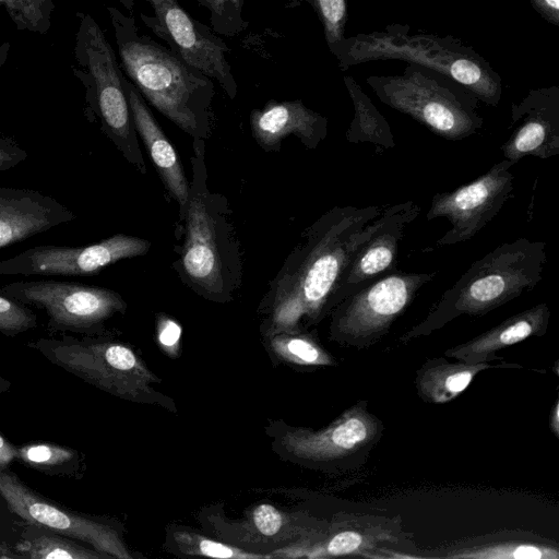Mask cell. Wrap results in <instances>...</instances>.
I'll return each mask as SVG.
<instances>
[{
	"instance_id": "obj_20",
	"label": "cell",
	"mask_w": 559,
	"mask_h": 559,
	"mask_svg": "<svg viewBox=\"0 0 559 559\" xmlns=\"http://www.w3.org/2000/svg\"><path fill=\"white\" fill-rule=\"evenodd\" d=\"M249 122L253 138L267 152H278L288 135L297 136L305 146L314 150L328 134V119L300 99H271L261 109L251 111Z\"/></svg>"
},
{
	"instance_id": "obj_2",
	"label": "cell",
	"mask_w": 559,
	"mask_h": 559,
	"mask_svg": "<svg viewBox=\"0 0 559 559\" xmlns=\"http://www.w3.org/2000/svg\"><path fill=\"white\" fill-rule=\"evenodd\" d=\"M120 64L157 111L193 139L211 133L214 81L186 63L169 48L141 34L133 16L107 7Z\"/></svg>"
},
{
	"instance_id": "obj_26",
	"label": "cell",
	"mask_w": 559,
	"mask_h": 559,
	"mask_svg": "<svg viewBox=\"0 0 559 559\" xmlns=\"http://www.w3.org/2000/svg\"><path fill=\"white\" fill-rule=\"evenodd\" d=\"M26 523V522H25ZM14 550L23 559H99L107 558L95 549L86 548L75 539L47 526L26 523Z\"/></svg>"
},
{
	"instance_id": "obj_10",
	"label": "cell",
	"mask_w": 559,
	"mask_h": 559,
	"mask_svg": "<svg viewBox=\"0 0 559 559\" xmlns=\"http://www.w3.org/2000/svg\"><path fill=\"white\" fill-rule=\"evenodd\" d=\"M0 294L45 311L49 334H103L105 322L127 308L117 292L76 282H13L0 286Z\"/></svg>"
},
{
	"instance_id": "obj_5",
	"label": "cell",
	"mask_w": 559,
	"mask_h": 559,
	"mask_svg": "<svg viewBox=\"0 0 559 559\" xmlns=\"http://www.w3.org/2000/svg\"><path fill=\"white\" fill-rule=\"evenodd\" d=\"M545 247L543 241L519 238L495 248L475 261L400 343L427 336L463 314L484 316L530 292L543 278Z\"/></svg>"
},
{
	"instance_id": "obj_32",
	"label": "cell",
	"mask_w": 559,
	"mask_h": 559,
	"mask_svg": "<svg viewBox=\"0 0 559 559\" xmlns=\"http://www.w3.org/2000/svg\"><path fill=\"white\" fill-rule=\"evenodd\" d=\"M38 325L37 316L26 305L0 294V333L14 337Z\"/></svg>"
},
{
	"instance_id": "obj_24",
	"label": "cell",
	"mask_w": 559,
	"mask_h": 559,
	"mask_svg": "<svg viewBox=\"0 0 559 559\" xmlns=\"http://www.w3.org/2000/svg\"><path fill=\"white\" fill-rule=\"evenodd\" d=\"M522 368L516 364H471L449 361L444 357L427 359L415 373L417 395L428 404H445L455 400L472 383L477 374L491 368Z\"/></svg>"
},
{
	"instance_id": "obj_43",
	"label": "cell",
	"mask_w": 559,
	"mask_h": 559,
	"mask_svg": "<svg viewBox=\"0 0 559 559\" xmlns=\"http://www.w3.org/2000/svg\"><path fill=\"white\" fill-rule=\"evenodd\" d=\"M5 0H0V7L4 4Z\"/></svg>"
},
{
	"instance_id": "obj_8",
	"label": "cell",
	"mask_w": 559,
	"mask_h": 559,
	"mask_svg": "<svg viewBox=\"0 0 559 559\" xmlns=\"http://www.w3.org/2000/svg\"><path fill=\"white\" fill-rule=\"evenodd\" d=\"M436 275L395 270L374 278L332 310L330 338L358 350L371 347L388 334L419 289Z\"/></svg>"
},
{
	"instance_id": "obj_31",
	"label": "cell",
	"mask_w": 559,
	"mask_h": 559,
	"mask_svg": "<svg viewBox=\"0 0 559 559\" xmlns=\"http://www.w3.org/2000/svg\"><path fill=\"white\" fill-rule=\"evenodd\" d=\"M319 17L325 38L331 49L345 37V26L348 19L346 0H305Z\"/></svg>"
},
{
	"instance_id": "obj_22",
	"label": "cell",
	"mask_w": 559,
	"mask_h": 559,
	"mask_svg": "<svg viewBox=\"0 0 559 559\" xmlns=\"http://www.w3.org/2000/svg\"><path fill=\"white\" fill-rule=\"evenodd\" d=\"M430 558L558 559L559 545L532 532L503 531L471 537L437 548Z\"/></svg>"
},
{
	"instance_id": "obj_11",
	"label": "cell",
	"mask_w": 559,
	"mask_h": 559,
	"mask_svg": "<svg viewBox=\"0 0 559 559\" xmlns=\"http://www.w3.org/2000/svg\"><path fill=\"white\" fill-rule=\"evenodd\" d=\"M384 432L382 420L365 400L345 409L320 430L295 429L285 436V444L295 459L325 472H344L366 463Z\"/></svg>"
},
{
	"instance_id": "obj_35",
	"label": "cell",
	"mask_w": 559,
	"mask_h": 559,
	"mask_svg": "<svg viewBox=\"0 0 559 559\" xmlns=\"http://www.w3.org/2000/svg\"><path fill=\"white\" fill-rule=\"evenodd\" d=\"M198 552L215 558H248L257 557V555H249L241 552L238 549L229 547L225 544L213 542L206 538L198 540Z\"/></svg>"
},
{
	"instance_id": "obj_28",
	"label": "cell",
	"mask_w": 559,
	"mask_h": 559,
	"mask_svg": "<svg viewBox=\"0 0 559 559\" xmlns=\"http://www.w3.org/2000/svg\"><path fill=\"white\" fill-rule=\"evenodd\" d=\"M284 333L273 340L275 349L302 366H333L336 361L312 336L298 332Z\"/></svg>"
},
{
	"instance_id": "obj_3",
	"label": "cell",
	"mask_w": 559,
	"mask_h": 559,
	"mask_svg": "<svg viewBox=\"0 0 559 559\" xmlns=\"http://www.w3.org/2000/svg\"><path fill=\"white\" fill-rule=\"evenodd\" d=\"M191 164L178 272L195 293L213 301H229L241 284V254L226 199L207 189L203 139H193Z\"/></svg>"
},
{
	"instance_id": "obj_17",
	"label": "cell",
	"mask_w": 559,
	"mask_h": 559,
	"mask_svg": "<svg viewBox=\"0 0 559 559\" xmlns=\"http://www.w3.org/2000/svg\"><path fill=\"white\" fill-rule=\"evenodd\" d=\"M419 212L413 201L385 206L378 228L355 250L343 271L334 293V308L369 282L397 270L399 243Z\"/></svg>"
},
{
	"instance_id": "obj_15",
	"label": "cell",
	"mask_w": 559,
	"mask_h": 559,
	"mask_svg": "<svg viewBox=\"0 0 559 559\" xmlns=\"http://www.w3.org/2000/svg\"><path fill=\"white\" fill-rule=\"evenodd\" d=\"M150 246L145 239L124 234L88 246H35L0 260V275L92 276L117 261L146 253Z\"/></svg>"
},
{
	"instance_id": "obj_27",
	"label": "cell",
	"mask_w": 559,
	"mask_h": 559,
	"mask_svg": "<svg viewBox=\"0 0 559 559\" xmlns=\"http://www.w3.org/2000/svg\"><path fill=\"white\" fill-rule=\"evenodd\" d=\"M17 461L39 473L80 479L85 473L84 455L53 442H31L17 447Z\"/></svg>"
},
{
	"instance_id": "obj_39",
	"label": "cell",
	"mask_w": 559,
	"mask_h": 559,
	"mask_svg": "<svg viewBox=\"0 0 559 559\" xmlns=\"http://www.w3.org/2000/svg\"><path fill=\"white\" fill-rule=\"evenodd\" d=\"M559 404L558 401L554 404V407L549 415V427L555 436L558 438L559 436Z\"/></svg>"
},
{
	"instance_id": "obj_13",
	"label": "cell",
	"mask_w": 559,
	"mask_h": 559,
	"mask_svg": "<svg viewBox=\"0 0 559 559\" xmlns=\"http://www.w3.org/2000/svg\"><path fill=\"white\" fill-rule=\"evenodd\" d=\"M0 496L9 510L26 523L44 525L75 540L87 543L107 558L128 557L110 522L56 503L9 469H0Z\"/></svg>"
},
{
	"instance_id": "obj_1",
	"label": "cell",
	"mask_w": 559,
	"mask_h": 559,
	"mask_svg": "<svg viewBox=\"0 0 559 559\" xmlns=\"http://www.w3.org/2000/svg\"><path fill=\"white\" fill-rule=\"evenodd\" d=\"M385 206H334L301 235L270 283L261 309L272 332H297L334 309L341 275L355 250L378 228Z\"/></svg>"
},
{
	"instance_id": "obj_38",
	"label": "cell",
	"mask_w": 559,
	"mask_h": 559,
	"mask_svg": "<svg viewBox=\"0 0 559 559\" xmlns=\"http://www.w3.org/2000/svg\"><path fill=\"white\" fill-rule=\"evenodd\" d=\"M17 461V447L0 432V469H9Z\"/></svg>"
},
{
	"instance_id": "obj_40",
	"label": "cell",
	"mask_w": 559,
	"mask_h": 559,
	"mask_svg": "<svg viewBox=\"0 0 559 559\" xmlns=\"http://www.w3.org/2000/svg\"><path fill=\"white\" fill-rule=\"evenodd\" d=\"M0 558H22L15 550L11 549L7 544L0 540Z\"/></svg>"
},
{
	"instance_id": "obj_34",
	"label": "cell",
	"mask_w": 559,
	"mask_h": 559,
	"mask_svg": "<svg viewBox=\"0 0 559 559\" xmlns=\"http://www.w3.org/2000/svg\"><path fill=\"white\" fill-rule=\"evenodd\" d=\"M27 157V152L15 141L0 134V171L9 170L21 164Z\"/></svg>"
},
{
	"instance_id": "obj_14",
	"label": "cell",
	"mask_w": 559,
	"mask_h": 559,
	"mask_svg": "<svg viewBox=\"0 0 559 559\" xmlns=\"http://www.w3.org/2000/svg\"><path fill=\"white\" fill-rule=\"evenodd\" d=\"M513 165L503 159L474 181L432 197L426 218L444 217L451 225L438 246L469 240L498 214L513 190V175L509 170Z\"/></svg>"
},
{
	"instance_id": "obj_21",
	"label": "cell",
	"mask_w": 559,
	"mask_h": 559,
	"mask_svg": "<svg viewBox=\"0 0 559 559\" xmlns=\"http://www.w3.org/2000/svg\"><path fill=\"white\" fill-rule=\"evenodd\" d=\"M123 85L136 133L141 136L169 194L179 203L183 218L188 202L189 186L181 162L144 98L136 87L123 76Z\"/></svg>"
},
{
	"instance_id": "obj_30",
	"label": "cell",
	"mask_w": 559,
	"mask_h": 559,
	"mask_svg": "<svg viewBox=\"0 0 559 559\" xmlns=\"http://www.w3.org/2000/svg\"><path fill=\"white\" fill-rule=\"evenodd\" d=\"M209 10L211 28L226 37H235L248 27L242 16L245 0H197Z\"/></svg>"
},
{
	"instance_id": "obj_19",
	"label": "cell",
	"mask_w": 559,
	"mask_h": 559,
	"mask_svg": "<svg viewBox=\"0 0 559 559\" xmlns=\"http://www.w3.org/2000/svg\"><path fill=\"white\" fill-rule=\"evenodd\" d=\"M74 212L37 190L0 187V249L70 223Z\"/></svg>"
},
{
	"instance_id": "obj_4",
	"label": "cell",
	"mask_w": 559,
	"mask_h": 559,
	"mask_svg": "<svg viewBox=\"0 0 559 559\" xmlns=\"http://www.w3.org/2000/svg\"><path fill=\"white\" fill-rule=\"evenodd\" d=\"M329 50L342 71L370 61L401 60L449 76L488 106L497 107L501 99L498 72L473 47L452 35L413 32L407 24L393 23L382 31L345 36Z\"/></svg>"
},
{
	"instance_id": "obj_36",
	"label": "cell",
	"mask_w": 559,
	"mask_h": 559,
	"mask_svg": "<svg viewBox=\"0 0 559 559\" xmlns=\"http://www.w3.org/2000/svg\"><path fill=\"white\" fill-rule=\"evenodd\" d=\"M181 329L170 319H162L158 324V338L166 348H171L180 340Z\"/></svg>"
},
{
	"instance_id": "obj_7",
	"label": "cell",
	"mask_w": 559,
	"mask_h": 559,
	"mask_svg": "<svg viewBox=\"0 0 559 559\" xmlns=\"http://www.w3.org/2000/svg\"><path fill=\"white\" fill-rule=\"evenodd\" d=\"M366 82L383 104L443 139L463 140L483 128L478 98L431 69L408 63L401 74L370 75Z\"/></svg>"
},
{
	"instance_id": "obj_41",
	"label": "cell",
	"mask_w": 559,
	"mask_h": 559,
	"mask_svg": "<svg viewBox=\"0 0 559 559\" xmlns=\"http://www.w3.org/2000/svg\"><path fill=\"white\" fill-rule=\"evenodd\" d=\"M12 383L0 376V394L8 392L11 389Z\"/></svg>"
},
{
	"instance_id": "obj_16",
	"label": "cell",
	"mask_w": 559,
	"mask_h": 559,
	"mask_svg": "<svg viewBox=\"0 0 559 559\" xmlns=\"http://www.w3.org/2000/svg\"><path fill=\"white\" fill-rule=\"evenodd\" d=\"M413 535L400 516L338 514L307 549V557L358 556L366 558H416Z\"/></svg>"
},
{
	"instance_id": "obj_33",
	"label": "cell",
	"mask_w": 559,
	"mask_h": 559,
	"mask_svg": "<svg viewBox=\"0 0 559 559\" xmlns=\"http://www.w3.org/2000/svg\"><path fill=\"white\" fill-rule=\"evenodd\" d=\"M253 522L259 533L272 536L282 526V515L273 506L261 504L253 512Z\"/></svg>"
},
{
	"instance_id": "obj_23",
	"label": "cell",
	"mask_w": 559,
	"mask_h": 559,
	"mask_svg": "<svg viewBox=\"0 0 559 559\" xmlns=\"http://www.w3.org/2000/svg\"><path fill=\"white\" fill-rule=\"evenodd\" d=\"M550 310L547 304H538L503 320L488 331L450 347L444 356L477 364L500 359L497 353L530 337L543 336L548 328Z\"/></svg>"
},
{
	"instance_id": "obj_37",
	"label": "cell",
	"mask_w": 559,
	"mask_h": 559,
	"mask_svg": "<svg viewBox=\"0 0 559 559\" xmlns=\"http://www.w3.org/2000/svg\"><path fill=\"white\" fill-rule=\"evenodd\" d=\"M533 9L548 23L559 26V0H528Z\"/></svg>"
},
{
	"instance_id": "obj_9",
	"label": "cell",
	"mask_w": 559,
	"mask_h": 559,
	"mask_svg": "<svg viewBox=\"0 0 559 559\" xmlns=\"http://www.w3.org/2000/svg\"><path fill=\"white\" fill-rule=\"evenodd\" d=\"M49 362L107 393L133 399L144 368L133 350L103 334L76 337L69 333L26 344Z\"/></svg>"
},
{
	"instance_id": "obj_18",
	"label": "cell",
	"mask_w": 559,
	"mask_h": 559,
	"mask_svg": "<svg viewBox=\"0 0 559 559\" xmlns=\"http://www.w3.org/2000/svg\"><path fill=\"white\" fill-rule=\"evenodd\" d=\"M512 132L501 145L504 159L516 164L525 156L542 159L559 154V87L531 88L511 104Z\"/></svg>"
},
{
	"instance_id": "obj_42",
	"label": "cell",
	"mask_w": 559,
	"mask_h": 559,
	"mask_svg": "<svg viewBox=\"0 0 559 559\" xmlns=\"http://www.w3.org/2000/svg\"><path fill=\"white\" fill-rule=\"evenodd\" d=\"M118 2L127 9L129 12H131L134 9V1L133 0H118Z\"/></svg>"
},
{
	"instance_id": "obj_6",
	"label": "cell",
	"mask_w": 559,
	"mask_h": 559,
	"mask_svg": "<svg viewBox=\"0 0 559 559\" xmlns=\"http://www.w3.org/2000/svg\"><path fill=\"white\" fill-rule=\"evenodd\" d=\"M78 28L71 64L85 90V116L98 121L102 131L123 157L142 174L146 166L130 111L123 73L116 53L92 15L76 12Z\"/></svg>"
},
{
	"instance_id": "obj_25",
	"label": "cell",
	"mask_w": 559,
	"mask_h": 559,
	"mask_svg": "<svg viewBox=\"0 0 559 559\" xmlns=\"http://www.w3.org/2000/svg\"><path fill=\"white\" fill-rule=\"evenodd\" d=\"M346 90L354 105V118L346 131V140L350 143H371L379 150L395 146L390 124L360 85L350 75L343 78Z\"/></svg>"
},
{
	"instance_id": "obj_12",
	"label": "cell",
	"mask_w": 559,
	"mask_h": 559,
	"mask_svg": "<svg viewBox=\"0 0 559 559\" xmlns=\"http://www.w3.org/2000/svg\"><path fill=\"white\" fill-rule=\"evenodd\" d=\"M153 15L140 13V19L169 49L186 63L217 82L234 99L238 85L227 60L226 43L210 27L193 19L177 0H145Z\"/></svg>"
},
{
	"instance_id": "obj_29",
	"label": "cell",
	"mask_w": 559,
	"mask_h": 559,
	"mask_svg": "<svg viewBox=\"0 0 559 559\" xmlns=\"http://www.w3.org/2000/svg\"><path fill=\"white\" fill-rule=\"evenodd\" d=\"M3 7L19 31L44 35L51 26L52 0H5Z\"/></svg>"
}]
</instances>
